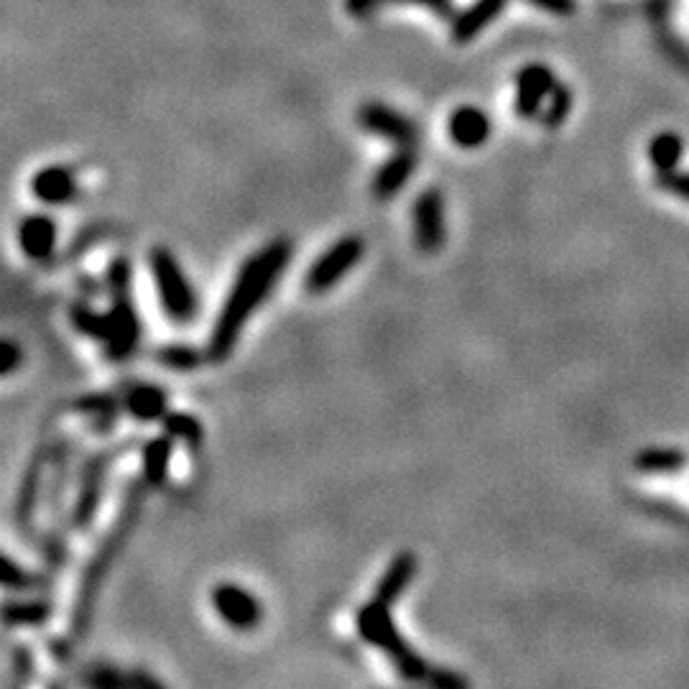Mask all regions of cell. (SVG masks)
Segmentation results:
<instances>
[{"instance_id":"obj_30","label":"cell","mask_w":689,"mask_h":689,"mask_svg":"<svg viewBox=\"0 0 689 689\" xmlns=\"http://www.w3.org/2000/svg\"><path fill=\"white\" fill-rule=\"evenodd\" d=\"M656 187L661 189V192L672 194V197H679V200L689 202V174H684V171H664V174H659L656 177Z\"/></svg>"},{"instance_id":"obj_21","label":"cell","mask_w":689,"mask_h":689,"mask_svg":"<svg viewBox=\"0 0 689 689\" xmlns=\"http://www.w3.org/2000/svg\"><path fill=\"white\" fill-rule=\"evenodd\" d=\"M633 465L641 473L672 475L682 473L684 465H687V455L682 450H674V447H649V450L638 452Z\"/></svg>"},{"instance_id":"obj_34","label":"cell","mask_w":689,"mask_h":689,"mask_svg":"<svg viewBox=\"0 0 689 689\" xmlns=\"http://www.w3.org/2000/svg\"><path fill=\"white\" fill-rule=\"evenodd\" d=\"M526 3H531V6L539 8V11L554 13V16H570L577 8L575 0H526Z\"/></svg>"},{"instance_id":"obj_24","label":"cell","mask_w":689,"mask_h":689,"mask_svg":"<svg viewBox=\"0 0 689 689\" xmlns=\"http://www.w3.org/2000/svg\"><path fill=\"white\" fill-rule=\"evenodd\" d=\"M49 615H52V603L49 600H21V603L8 600L3 605V623H6V628L41 626V623L49 621Z\"/></svg>"},{"instance_id":"obj_22","label":"cell","mask_w":689,"mask_h":689,"mask_svg":"<svg viewBox=\"0 0 689 689\" xmlns=\"http://www.w3.org/2000/svg\"><path fill=\"white\" fill-rule=\"evenodd\" d=\"M120 404L123 401L118 396H113V393H90V396H82L77 401L75 409L90 416L97 432H108V429H113L115 419H118Z\"/></svg>"},{"instance_id":"obj_19","label":"cell","mask_w":689,"mask_h":689,"mask_svg":"<svg viewBox=\"0 0 689 689\" xmlns=\"http://www.w3.org/2000/svg\"><path fill=\"white\" fill-rule=\"evenodd\" d=\"M123 406L128 409V414L138 422H161L166 414H169V399L159 386H151V383H141V386H133L126 391V399Z\"/></svg>"},{"instance_id":"obj_14","label":"cell","mask_w":689,"mask_h":689,"mask_svg":"<svg viewBox=\"0 0 689 689\" xmlns=\"http://www.w3.org/2000/svg\"><path fill=\"white\" fill-rule=\"evenodd\" d=\"M18 245L31 261H46L57 248V225L49 215H26L18 223Z\"/></svg>"},{"instance_id":"obj_25","label":"cell","mask_w":689,"mask_h":689,"mask_svg":"<svg viewBox=\"0 0 689 689\" xmlns=\"http://www.w3.org/2000/svg\"><path fill=\"white\" fill-rule=\"evenodd\" d=\"M684 154V143L677 133L664 131L659 136L651 138L649 143V161L659 174L664 171H674L679 166V159Z\"/></svg>"},{"instance_id":"obj_23","label":"cell","mask_w":689,"mask_h":689,"mask_svg":"<svg viewBox=\"0 0 689 689\" xmlns=\"http://www.w3.org/2000/svg\"><path fill=\"white\" fill-rule=\"evenodd\" d=\"M383 6H422V8H429V11H434L442 18L452 16L450 0H345V8H348L350 16H355V18L373 16V13L381 11Z\"/></svg>"},{"instance_id":"obj_12","label":"cell","mask_w":689,"mask_h":689,"mask_svg":"<svg viewBox=\"0 0 689 689\" xmlns=\"http://www.w3.org/2000/svg\"><path fill=\"white\" fill-rule=\"evenodd\" d=\"M416 164H419V159H416L414 146H399V151H396L391 159L383 161L381 169L376 171V177H373L371 184L373 197L386 202L391 200L393 194H399L401 189L406 187V182L411 179V174L416 171Z\"/></svg>"},{"instance_id":"obj_11","label":"cell","mask_w":689,"mask_h":689,"mask_svg":"<svg viewBox=\"0 0 689 689\" xmlns=\"http://www.w3.org/2000/svg\"><path fill=\"white\" fill-rule=\"evenodd\" d=\"M557 85V77H554V72L547 64H526L519 75H516V100H513V110L526 120L536 118Z\"/></svg>"},{"instance_id":"obj_10","label":"cell","mask_w":689,"mask_h":689,"mask_svg":"<svg viewBox=\"0 0 689 689\" xmlns=\"http://www.w3.org/2000/svg\"><path fill=\"white\" fill-rule=\"evenodd\" d=\"M414 240L422 253H437L445 245V202L439 189L429 187L416 197Z\"/></svg>"},{"instance_id":"obj_4","label":"cell","mask_w":689,"mask_h":689,"mask_svg":"<svg viewBox=\"0 0 689 689\" xmlns=\"http://www.w3.org/2000/svg\"><path fill=\"white\" fill-rule=\"evenodd\" d=\"M358 633L363 641L381 649L393 661V667H396L401 679L427 682L432 667L411 649L409 641L399 633V628H396V623L391 618V605L381 603L376 598L371 603H365L358 610Z\"/></svg>"},{"instance_id":"obj_16","label":"cell","mask_w":689,"mask_h":689,"mask_svg":"<svg viewBox=\"0 0 689 689\" xmlns=\"http://www.w3.org/2000/svg\"><path fill=\"white\" fill-rule=\"evenodd\" d=\"M506 6L508 0H475L473 6L452 18V41L455 44H470L473 39H478L480 31L488 29Z\"/></svg>"},{"instance_id":"obj_13","label":"cell","mask_w":689,"mask_h":689,"mask_svg":"<svg viewBox=\"0 0 689 689\" xmlns=\"http://www.w3.org/2000/svg\"><path fill=\"white\" fill-rule=\"evenodd\" d=\"M490 131H493V123L485 115V110L475 108V105H460L447 120V133L460 149H478L488 141Z\"/></svg>"},{"instance_id":"obj_28","label":"cell","mask_w":689,"mask_h":689,"mask_svg":"<svg viewBox=\"0 0 689 689\" xmlns=\"http://www.w3.org/2000/svg\"><path fill=\"white\" fill-rule=\"evenodd\" d=\"M156 360L159 365L169 368V371H194L202 365V353L200 350L189 348V345H166V348L156 350Z\"/></svg>"},{"instance_id":"obj_26","label":"cell","mask_w":689,"mask_h":689,"mask_svg":"<svg viewBox=\"0 0 689 689\" xmlns=\"http://www.w3.org/2000/svg\"><path fill=\"white\" fill-rule=\"evenodd\" d=\"M161 424H164L166 434H169L171 439H179V442H184V445L189 447H197L202 442V437H205L202 424L197 422L192 414H184V411H169V414L161 419Z\"/></svg>"},{"instance_id":"obj_18","label":"cell","mask_w":689,"mask_h":689,"mask_svg":"<svg viewBox=\"0 0 689 689\" xmlns=\"http://www.w3.org/2000/svg\"><path fill=\"white\" fill-rule=\"evenodd\" d=\"M416 567H419V562H416L414 552L396 554V557L391 559V564H388V570L383 572V577L378 580L376 595H373V598L381 600V603L386 605L396 603V600L409 590L411 582H414Z\"/></svg>"},{"instance_id":"obj_7","label":"cell","mask_w":689,"mask_h":689,"mask_svg":"<svg viewBox=\"0 0 689 689\" xmlns=\"http://www.w3.org/2000/svg\"><path fill=\"white\" fill-rule=\"evenodd\" d=\"M115 455H118L115 450L100 452V455H92L82 467L80 490H77V501L75 508H72V526L75 529H87L95 521Z\"/></svg>"},{"instance_id":"obj_2","label":"cell","mask_w":689,"mask_h":689,"mask_svg":"<svg viewBox=\"0 0 689 689\" xmlns=\"http://www.w3.org/2000/svg\"><path fill=\"white\" fill-rule=\"evenodd\" d=\"M143 485H146V480H133L128 485L126 498L120 503V511L115 516L113 526H110L105 539L100 541V547L95 549V554L87 562L85 575H82L80 587H77L75 605H72V621H69V631H72L75 638H85L87 631H90L100 590H103L105 580L113 572L115 559L126 549L128 539H131L133 529H136V521L143 511V501H146Z\"/></svg>"},{"instance_id":"obj_15","label":"cell","mask_w":689,"mask_h":689,"mask_svg":"<svg viewBox=\"0 0 689 689\" xmlns=\"http://www.w3.org/2000/svg\"><path fill=\"white\" fill-rule=\"evenodd\" d=\"M31 192L44 205H67L77 197V182L67 166H44L31 179Z\"/></svg>"},{"instance_id":"obj_27","label":"cell","mask_w":689,"mask_h":689,"mask_svg":"<svg viewBox=\"0 0 689 689\" xmlns=\"http://www.w3.org/2000/svg\"><path fill=\"white\" fill-rule=\"evenodd\" d=\"M572 105H575V95L567 85H557L552 95L547 97V103L541 108V126L544 128H559L564 120L570 118Z\"/></svg>"},{"instance_id":"obj_3","label":"cell","mask_w":689,"mask_h":689,"mask_svg":"<svg viewBox=\"0 0 689 689\" xmlns=\"http://www.w3.org/2000/svg\"><path fill=\"white\" fill-rule=\"evenodd\" d=\"M110 309L103 314V337L100 345L110 360H126L138 350L141 322L133 307L131 263L128 258H115L108 268Z\"/></svg>"},{"instance_id":"obj_17","label":"cell","mask_w":689,"mask_h":689,"mask_svg":"<svg viewBox=\"0 0 689 689\" xmlns=\"http://www.w3.org/2000/svg\"><path fill=\"white\" fill-rule=\"evenodd\" d=\"M46 462H49V452L39 450V455L31 460L29 470H26L21 478V490H18V501H16V521H18V529H23V531H29V526L34 524V511H36V506H39Z\"/></svg>"},{"instance_id":"obj_6","label":"cell","mask_w":689,"mask_h":689,"mask_svg":"<svg viewBox=\"0 0 689 689\" xmlns=\"http://www.w3.org/2000/svg\"><path fill=\"white\" fill-rule=\"evenodd\" d=\"M363 251V240L358 235L340 238L309 266L307 276H304V289L309 294H325V291L335 289L358 266V261L363 258Z\"/></svg>"},{"instance_id":"obj_20","label":"cell","mask_w":689,"mask_h":689,"mask_svg":"<svg viewBox=\"0 0 689 689\" xmlns=\"http://www.w3.org/2000/svg\"><path fill=\"white\" fill-rule=\"evenodd\" d=\"M171 452H174V445H171L169 434H166V437H154L146 442V447H143L141 475L149 488H159V485L166 483V478H169Z\"/></svg>"},{"instance_id":"obj_5","label":"cell","mask_w":689,"mask_h":689,"mask_svg":"<svg viewBox=\"0 0 689 689\" xmlns=\"http://www.w3.org/2000/svg\"><path fill=\"white\" fill-rule=\"evenodd\" d=\"M151 274H154L156 294H159L161 309L166 317L177 325H189L197 317V294L189 284L187 274L182 271L174 253L166 248L151 251Z\"/></svg>"},{"instance_id":"obj_31","label":"cell","mask_w":689,"mask_h":689,"mask_svg":"<svg viewBox=\"0 0 689 689\" xmlns=\"http://www.w3.org/2000/svg\"><path fill=\"white\" fill-rule=\"evenodd\" d=\"M85 682L90 684V687H97V689L128 687V677H123L118 669L103 667V664H100V667H92L90 672L85 674Z\"/></svg>"},{"instance_id":"obj_33","label":"cell","mask_w":689,"mask_h":689,"mask_svg":"<svg viewBox=\"0 0 689 689\" xmlns=\"http://www.w3.org/2000/svg\"><path fill=\"white\" fill-rule=\"evenodd\" d=\"M429 684H434V687L439 689H457V687H467V679L460 677V674L450 672V669H434L429 672L427 677Z\"/></svg>"},{"instance_id":"obj_1","label":"cell","mask_w":689,"mask_h":689,"mask_svg":"<svg viewBox=\"0 0 689 689\" xmlns=\"http://www.w3.org/2000/svg\"><path fill=\"white\" fill-rule=\"evenodd\" d=\"M289 261L291 243L279 238L263 245L261 251L253 253L240 266L238 276H235L233 286H230V294L225 297L223 309H220V314L215 319L210 342H207V358L212 363H223V360L230 358L245 322L261 307L263 299L274 291L279 276L289 268Z\"/></svg>"},{"instance_id":"obj_8","label":"cell","mask_w":689,"mask_h":689,"mask_svg":"<svg viewBox=\"0 0 689 689\" xmlns=\"http://www.w3.org/2000/svg\"><path fill=\"white\" fill-rule=\"evenodd\" d=\"M358 126L365 133H373V136L396 143V146H416V141H419V126L414 120L391 105L378 103V100L360 105Z\"/></svg>"},{"instance_id":"obj_35","label":"cell","mask_w":689,"mask_h":689,"mask_svg":"<svg viewBox=\"0 0 689 689\" xmlns=\"http://www.w3.org/2000/svg\"><path fill=\"white\" fill-rule=\"evenodd\" d=\"M0 355H3V376H11L18 365H21V348L13 340H6L3 348H0Z\"/></svg>"},{"instance_id":"obj_32","label":"cell","mask_w":689,"mask_h":689,"mask_svg":"<svg viewBox=\"0 0 689 689\" xmlns=\"http://www.w3.org/2000/svg\"><path fill=\"white\" fill-rule=\"evenodd\" d=\"M11 656H13V684H16V687L29 684L31 674H34V659H31L29 646L16 644L13 646Z\"/></svg>"},{"instance_id":"obj_29","label":"cell","mask_w":689,"mask_h":689,"mask_svg":"<svg viewBox=\"0 0 689 689\" xmlns=\"http://www.w3.org/2000/svg\"><path fill=\"white\" fill-rule=\"evenodd\" d=\"M3 585L8 587V590H36V587L41 585V577L34 575V572H29L26 567H21L18 562H13V557H3Z\"/></svg>"},{"instance_id":"obj_9","label":"cell","mask_w":689,"mask_h":689,"mask_svg":"<svg viewBox=\"0 0 689 689\" xmlns=\"http://www.w3.org/2000/svg\"><path fill=\"white\" fill-rule=\"evenodd\" d=\"M212 605L215 613L235 631H253L261 623V603L253 593L235 582H220L212 590Z\"/></svg>"}]
</instances>
